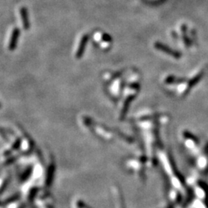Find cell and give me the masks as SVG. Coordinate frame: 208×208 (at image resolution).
Returning a JSON list of instances; mask_svg holds the SVG:
<instances>
[{"label":"cell","instance_id":"cell-1","mask_svg":"<svg viewBox=\"0 0 208 208\" xmlns=\"http://www.w3.org/2000/svg\"><path fill=\"white\" fill-rule=\"evenodd\" d=\"M88 41H89V35H84V36H83V37L81 38L79 46H78V49L76 53V59H80V58L83 57V55L85 52V49H86V46Z\"/></svg>","mask_w":208,"mask_h":208},{"label":"cell","instance_id":"cell-2","mask_svg":"<svg viewBox=\"0 0 208 208\" xmlns=\"http://www.w3.org/2000/svg\"><path fill=\"white\" fill-rule=\"evenodd\" d=\"M19 35H20V30L18 28H15L13 30L12 33L10 40H9V49L11 51L15 50V49L16 48L17 46L18 40H19Z\"/></svg>","mask_w":208,"mask_h":208},{"label":"cell","instance_id":"cell-3","mask_svg":"<svg viewBox=\"0 0 208 208\" xmlns=\"http://www.w3.org/2000/svg\"><path fill=\"white\" fill-rule=\"evenodd\" d=\"M20 16L22 18V22H23V26L24 29L27 30L30 27V23L29 19V13H28V9L26 7H22L19 9Z\"/></svg>","mask_w":208,"mask_h":208},{"label":"cell","instance_id":"cell-4","mask_svg":"<svg viewBox=\"0 0 208 208\" xmlns=\"http://www.w3.org/2000/svg\"><path fill=\"white\" fill-rule=\"evenodd\" d=\"M102 39L104 42H106V43H111V42H112V38H111V36H109V34H107V33H104V34L102 35Z\"/></svg>","mask_w":208,"mask_h":208}]
</instances>
